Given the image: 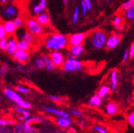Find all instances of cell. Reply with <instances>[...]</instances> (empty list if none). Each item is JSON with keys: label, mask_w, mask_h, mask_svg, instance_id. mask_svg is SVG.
Returning a JSON list of instances; mask_svg holds the SVG:
<instances>
[{"label": "cell", "mask_w": 134, "mask_h": 133, "mask_svg": "<svg viewBox=\"0 0 134 133\" xmlns=\"http://www.w3.org/2000/svg\"><path fill=\"white\" fill-rule=\"evenodd\" d=\"M107 39L108 36L105 31L102 30H95L89 33L85 42L88 48L100 49L106 45Z\"/></svg>", "instance_id": "1"}, {"label": "cell", "mask_w": 134, "mask_h": 133, "mask_svg": "<svg viewBox=\"0 0 134 133\" xmlns=\"http://www.w3.org/2000/svg\"><path fill=\"white\" fill-rule=\"evenodd\" d=\"M69 45V40L65 35L54 34L49 35L45 41V46L49 50L58 51Z\"/></svg>", "instance_id": "2"}, {"label": "cell", "mask_w": 134, "mask_h": 133, "mask_svg": "<svg viewBox=\"0 0 134 133\" xmlns=\"http://www.w3.org/2000/svg\"><path fill=\"white\" fill-rule=\"evenodd\" d=\"M47 7L46 0H29L28 9L30 14L37 16L46 11Z\"/></svg>", "instance_id": "3"}, {"label": "cell", "mask_w": 134, "mask_h": 133, "mask_svg": "<svg viewBox=\"0 0 134 133\" xmlns=\"http://www.w3.org/2000/svg\"><path fill=\"white\" fill-rule=\"evenodd\" d=\"M26 30L35 36H41L44 34L43 26L37 21L36 19L27 18L25 21Z\"/></svg>", "instance_id": "4"}, {"label": "cell", "mask_w": 134, "mask_h": 133, "mask_svg": "<svg viewBox=\"0 0 134 133\" xmlns=\"http://www.w3.org/2000/svg\"><path fill=\"white\" fill-rule=\"evenodd\" d=\"M19 14V11L18 7L13 4L6 5L0 10V16H1V18L3 19L6 21L14 20L16 17H18Z\"/></svg>", "instance_id": "5"}, {"label": "cell", "mask_w": 134, "mask_h": 133, "mask_svg": "<svg viewBox=\"0 0 134 133\" xmlns=\"http://www.w3.org/2000/svg\"><path fill=\"white\" fill-rule=\"evenodd\" d=\"M62 68L65 73L79 72L83 68V63L77 58H68L65 61Z\"/></svg>", "instance_id": "6"}, {"label": "cell", "mask_w": 134, "mask_h": 133, "mask_svg": "<svg viewBox=\"0 0 134 133\" xmlns=\"http://www.w3.org/2000/svg\"><path fill=\"white\" fill-rule=\"evenodd\" d=\"M15 36L20 38V40L25 42L26 44H28L30 46L33 45L34 43L36 41L35 35H34L31 34L30 32H29L26 28H24L23 26L21 28L17 29V31L15 33Z\"/></svg>", "instance_id": "7"}, {"label": "cell", "mask_w": 134, "mask_h": 133, "mask_svg": "<svg viewBox=\"0 0 134 133\" xmlns=\"http://www.w3.org/2000/svg\"><path fill=\"white\" fill-rule=\"evenodd\" d=\"M88 35V33H77V34H74L68 38L69 40V45H81L85 42L86 37Z\"/></svg>", "instance_id": "8"}, {"label": "cell", "mask_w": 134, "mask_h": 133, "mask_svg": "<svg viewBox=\"0 0 134 133\" xmlns=\"http://www.w3.org/2000/svg\"><path fill=\"white\" fill-rule=\"evenodd\" d=\"M49 57L53 61L55 67H58V68L62 67L65 61L64 55L61 52H58V51H53L50 54Z\"/></svg>", "instance_id": "9"}, {"label": "cell", "mask_w": 134, "mask_h": 133, "mask_svg": "<svg viewBox=\"0 0 134 133\" xmlns=\"http://www.w3.org/2000/svg\"><path fill=\"white\" fill-rule=\"evenodd\" d=\"M17 50H18V41L16 39V36L15 35L10 36L8 38L6 51L8 54L13 55Z\"/></svg>", "instance_id": "10"}, {"label": "cell", "mask_w": 134, "mask_h": 133, "mask_svg": "<svg viewBox=\"0 0 134 133\" xmlns=\"http://www.w3.org/2000/svg\"><path fill=\"white\" fill-rule=\"evenodd\" d=\"M120 42H121V36L116 35L115 34H113V35L108 38L105 46L109 49H113L119 45Z\"/></svg>", "instance_id": "11"}, {"label": "cell", "mask_w": 134, "mask_h": 133, "mask_svg": "<svg viewBox=\"0 0 134 133\" xmlns=\"http://www.w3.org/2000/svg\"><path fill=\"white\" fill-rule=\"evenodd\" d=\"M4 94L8 99H10V101H12L14 102H15L16 104H19L23 100V98L20 96V95H19L15 91L10 89H4Z\"/></svg>", "instance_id": "12"}, {"label": "cell", "mask_w": 134, "mask_h": 133, "mask_svg": "<svg viewBox=\"0 0 134 133\" xmlns=\"http://www.w3.org/2000/svg\"><path fill=\"white\" fill-rule=\"evenodd\" d=\"M14 58L19 61V63L25 64L29 61V54L26 51H22V50H17L14 54H13Z\"/></svg>", "instance_id": "13"}, {"label": "cell", "mask_w": 134, "mask_h": 133, "mask_svg": "<svg viewBox=\"0 0 134 133\" xmlns=\"http://www.w3.org/2000/svg\"><path fill=\"white\" fill-rule=\"evenodd\" d=\"M35 19L42 26H49V25L50 24V22H51L50 16H49V13L46 12V11L37 15Z\"/></svg>", "instance_id": "14"}, {"label": "cell", "mask_w": 134, "mask_h": 133, "mask_svg": "<svg viewBox=\"0 0 134 133\" xmlns=\"http://www.w3.org/2000/svg\"><path fill=\"white\" fill-rule=\"evenodd\" d=\"M44 109L48 112V113H50L54 115H56L58 117H70V113L66 112L65 111H62V110H58L57 108H51V107H44Z\"/></svg>", "instance_id": "15"}, {"label": "cell", "mask_w": 134, "mask_h": 133, "mask_svg": "<svg viewBox=\"0 0 134 133\" xmlns=\"http://www.w3.org/2000/svg\"><path fill=\"white\" fill-rule=\"evenodd\" d=\"M3 23H4V27L7 31V35H9V36L15 35V33L18 28L16 27V26L14 22V20H7V21H5Z\"/></svg>", "instance_id": "16"}, {"label": "cell", "mask_w": 134, "mask_h": 133, "mask_svg": "<svg viewBox=\"0 0 134 133\" xmlns=\"http://www.w3.org/2000/svg\"><path fill=\"white\" fill-rule=\"evenodd\" d=\"M117 76H118V72L116 70H112L110 73V81H111V90L113 92H115L117 89V85H118V79H117Z\"/></svg>", "instance_id": "17"}, {"label": "cell", "mask_w": 134, "mask_h": 133, "mask_svg": "<svg viewBox=\"0 0 134 133\" xmlns=\"http://www.w3.org/2000/svg\"><path fill=\"white\" fill-rule=\"evenodd\" d=\"M118 109H119V108H118L117 104L113 101H111L107 104V105L105 107V112L109 115H113L117 113Z\"/></svg>", "instance_id": "18"}, {"label": "cell", "mask_w": 134, "mask_h": 133, "mask_svg": "<svg viewBox=\"0 0 134 133\" xmlns=\"http://www.w3.org/2000/svg\"><path fill=\"white\" fill-rule=\"evenodd\" d=\"M56 123L60 128L65 129L69 128L71 125L72 120L70 117H58L56 120Z\"/></svg>", "instance_id": "19"}, {"label": "cell", "mask_w": 134, "mask_h": 133, "mask_svg": "<svg viewBox=\"0 0 134 133\" xmlns=\"http://www.w3.org/2000/svg\"><path fill=\"white\" fill-rule=\"evenodd\" d=\"M89 106L93 108H97L102 105V98H100L97 94L93 95L90 99L88 103Z\"/></svg>", "instance_id": "20"}, {"label": "cell", "mask_w": 134, "mask_h": 133, "mask_svg": "<svg viewBox=\"0 0 134 133\" xmlns=\"http://www.w3.org/2000/svg\"><path fill=\"white\" fill-rule=\"evenodd\" d=\"M16 112L19 114V119L22 121H26L30 118V113L26 111V109L19 106L16 108Z\"/></svg>", "instance_id": "21"}, {"label": "cell", "mask_w": 134, "mask_h": 133, "mask_svg": "<svg viewBox=\"0 0 134 133\" xmlns=\"http://www.w3.org/2000/svg\"><path fill=\"white\" fill-rule=\"evenodd\" d=\"M70 54L74 55V57H78L81 55L84 52V46L82 45H74L70 47Z\"/></svg>", "instance_id": "22"}, {"label": "cell", "mask_w": 134, "mask_h": 133, "mask_svg": "<svg viewBox=\"0 0 134 133\" xmlns=\"http://www.w3.org/2000/svg\"><path fill=\"white\" fill-rule=\"evenodd\" d=\"M110 91H111V87L105 85H102L100 87V89H98V92H97V95L102 99L106 98L107 95L109 94Z\"/></svg>", "instance_id": "23"}, {"label": "cell", "mask_w": 134, "mask_h": 133, "mask_svg": "<svg viewBox=\"0 0 134 133\" xmlns=\"http://www.w3.org/2000/svg\"><path fill=\"white\" fill-rule=\"evenodd\" d=\"M44 60H45V65H46V69L49 71V72H53L55 69V66L53 63V61L50 59V57L47 56H43Z\"/></svg>", "instance_id": "24"}, {"label": "cell", "mask_w": 134, "mask_h": 133, "mask_svg": "<svg viewBox=\"0 0 134 133\" xmlns=\"http://www.w3.org/2000/svg\"><path fill=\"white\" fill-rule=\"evenodd\" d=\"M125 18L129 22L134 21V6H132L125 11Z\"/></svg>", "instance_id": "25"}, {"label": "cell", "mask_w": 134, "mask_h": 133, "mask_svg": "<svg viewBox=\"0 0 134 133\" xmlns=\"http://www.w3.org/2000/svg\"><path fill=\"white\" fill-rule=\"evenodd\" d=\"M42 122H43V119L42 117H39V116H37V117H30L28 120L25 121V124L32 126L33 124L42 123Z\"/></svg>", "instance_id": "26"}, {"label": "cell", "mask_w": 134, "mask_h": 133, "mask_svg": "<svg viewBox=\"0 0 134 133\" xmlns=\"http://www.w3.org/2000/svg\"><path fill=\"white\" fill-rule=\"evenodd\" d=\"M35 66L38 68V69H44L46 68V65H45V60H44V57H38L35 59Z\"/></svg>", "instance_id": "27"}, {"label": "cell", "mask_w": 134, "mask_h": 133, "mask_svg": "<svg viewBox=\"0 0 134 133\" xmlns=\"http://www.w3.org/2000/svg\"><path fill=\"white\" fill-rule=\"evenodd\" d=\"M30 49V45L28 44H26L25 42L20 40L18 41V49L19 50H22V51H28Z\"/></svg>", "instance_id": "28"}, {"label": "cell", "mask_w": 134, "mask_h": 133, "mask_svg": "<svg viewBox=\"0 0 134 133\" xmlns=\"http://www.w3.org/2000/svg\"><path fill=\"white\" fill-rule=\"evenodd\" d=\"M132 6H134V0H129V1H127L126 3H125L121 7V12H125L129 8L131 7Z\"/></svg>", "instance_id": "29"}, {"label": "cell", "mask_w": 134, "mask_h": 133, "mask_svg": "<svg viewBox=\"0 0 134 133\" xmlns=\"http://www.w3.org/2000/svg\"><path fill=\"white\" fill-rule=\"evenodd\" d=\"M14 22L17 28H21L23 26V23H24V21H23V19L20 16H18V17H16L14 19Z\"/></svg>", "instance_id": "30"}, {"label": "cell", "mask_w": 134, "mask_h": 133, "mask_svg": "<svg viewBox=\"0 0 134 133\" xmlns=\"http://www.w3.org/2000/svg\"><path fill=\"white\" fill-rule=\"evenodd\" d=\"M4 38H7V34L4 27V23L0 22V39Z\"/></svg>", "instance_id": "31"}, {"label": "cell", "mask_w": 134, "mask_h": 133, "mask_svg": "<svg viewBox=\"0 0 134 133\" xmlns=\"http://www.w3.org/2000/svg\"><path fill=\"white\" fill-rule=\"evenodd\" d=\"M17 105H18L19 107H21V108H25V109H29V108H30L31 106H32L30 103H29L28 101H24V100H22V101H21L19 104H17Z\"/></svg>", "instance_id": "32"}, {"label": "cell", "mask_w": 134, "mask_h": 133, "mask_svg": "<svg viewBox=\"0 0 134 133\" xmlns=\"http://www.w3.org/2000/svg\"><path fill=\"white\" fill-rule=\"evenodd\" d=\"M7 42H8L7 38L0 39V49H2V50H6L7 46Z\"/></svg>", "instance_id": "33"}, {"label": "cell", "mask_w": 134, "mask_h": 133, "mask_svg": "<svg viewBox=\"0 0 134 133\" xmlns=\"http://www.w3.org/2000/svg\"><path fill=\"white\" fill-rule=\"evenodd\" d=\"M14 124V121L11 120L7 119H0V126H7V125H12Z\"/></svg>", "instance_id": "34"}, {"label": "cell", "mask_w": 134, "mask_h": 133, "mask_svg": "<svg viewBox=\"0 0 134 133\" xmlns=\"http://www.w3.org/2000/svg\"><path fill=\"white\" fill-rule=\"evenodd\" d=\"M15 89L21 92V93H24V94H27L30 92V89L26 87H23V86H16L15 87Z\"/></svg>", "instance_id": "35"}, {"label": "cell", "mask_w": 134, "mask_h": 133, "mask_svg": "<svg viewBox=\"0 0 134 133\" xmlns=\"http://www.w3.org/2000/svg\"><path fill=\"white\" fill-rule=\"evenodd\" d=\"M79 13H80V10H79V8L77 7H75L74 9V15H73V22L74 23H76L78 20V18H79Z\"/></svg>", "instance_id": "36"}, {"label": "cell", "mask_w": 134, "mask_h": 133, "mask_svg": "<svg viewBox=\"0 0 134 133\" xmlns=\"http://www.w3.org/2000/svg\"><path fill=\"white\" fill-rule=\"evenodd\" d=\"M93 131H97V133H107V132H108L107 130H106L105 128H103V127H102V126H98V125L94 126V127L93 128Z\"/></svg>", "instance_id": "37"}, {"label": "cell", "mask_w": 134, "mask_h": 133, "mask_svg": "<svg viewBox=\"0 0 134 133\" xmlns=\"http://www.w3.org/2000/svg\"><path fill=\"white\" fill-rule=\"evenodd\" d=\"M127 121L131 126L134 127V112L129 114L128 117H127Z\"/></svg>", "instance_id": "38"}, {"label": "cell", "mask_w": 134, "mask_h": 133, "mask_svg": "<svg viewBox=\"0 0 134 133\" xmlns=\"http://www.w3.org/2000/svg\"><path fill=\"white\" fill-rule=\"evenodd\" d=\"M49 99L51 100V101H54V102H58V103H60L62 101V98L60 97L59 96H56V95H50L49 96Z\"/></svg>", "instance_id": "39"}, {"label": "cell", "mask_w": 134, "mask_h": 133, "mask_svg": "<svg viewBox=\"0 0 134 133\" xmlns=\"http://www.w3.org/2000/svg\"><path fill=\"white\" fill-rule=\"evenodd\" d=\"M122 21H123V19H122V18L121 17V16H116V17H115V19L113 20V24H114L115 26H118L120 24H122Z\"/></svg>", "instance_id": "40"}, {"label": "cell", "mask_w": 134, "mask_h": 133, "mask_svg": "<svg viewBox=\"0 0 134 133\" xmlns=\"http://www.w3.org/2000/svg\"><path fill=\"white\" fill-rule=\"evenodd\" d=\"M70 115H74V116H79V117H82V113L81 111L77 110V109H72L70 110Z\"/></svg>", "instance_id": "41"}, {"label": "cell", "mask_w": 134, "mask_h": 133, "mask_svg": "<svg viewBox=\"0 0 134 133\" xmlns=\"http://www.w3.org/2000/svg\"><path fill=\"white\" fill-rule=\"evenodd\" d=\"M81 9H82L83 15H84V16H86V13H87V10H88V8H87V7H86V3H85V1H84V0H82L81 3Z\"/></svg>", "instance_id": "42"}, {"label": "cell", "mask_w": 134, "mask_h": 133, "mask_svg": "<svg viewBox=\"0 0 134 133\" xmlns=\"http://www.w3.org/2000/svg\"><path fill=\"white\" fill-rule=\"evenodd\" d=\"M134 57V42L131 45L129 49V57L132 58Z\"/></svg>", "instance_id": "43"}, {"label": "cell", "mask_w": 134, "mask_h": 133, "mask_svg": "<svg viewBox=\"0 0 134 133\" xmlns=\"http://www.w3.org/2000/svg\"><path fill=\"white\" fill-rule=\"evenodd\" d=\"M129 57V50H125L123 56V61H126Z\"/></svg>", "instance_id": "44"}, {"label": "cell", "mask_w": 134, "mask_h": 133, "mask_svg": "<svg viewBox=\"0 0 134 133\" xmlns=\"http://www.w3.org/2000/svg\"><path fill=\"white\" fill-rule=\"evenodd\" d=\"M86 4V7L88 8V10H91L92 8V4H91V2H90V0H84Z\"/></svg>", "instance_id": "45"}, {"label": "cell", "mask_w": 134, "mask_h": 133, "mask_svg": "<svg viewBox=\"0 0 134 133\" xmlns=\"http://www.w3.org/2000/svg\"><path fill=\"white\" fill-rule=\"evenodd\" d=\"M116 29L118 30V31H121L122 29H123V25L122 24H120V25H118V26H116Z\"/></svg>", "instance_id": "46"}, {"label": "cell", "mask_w": 134, "mask_h": 133, "mask_svg": "<svg viewBox=\"0 0 134 133\" xmlns=\"http://www.w3.org/2000/svg\"><path fill=\"white\" fill-rule=\"evenodd\" d=\"M9 1H10V0H0V3L3 4H7Z\"/></svg>", "instance_id": "47"}, {"label": "cell", "mask_w": 134, "mask_h": 133, "mask_svg": "<svg viewBox=\"0 0 134 133\" xmlns=\"http://www.w3.org/2000/svg\"><path fill=\"white\" fill-rule=\"evenodd\" d=\"M63 3H64L65 5H67V4H68V0H63Z\"/></svg>", "instance_id": "48"}, {"label": "cell", "mask_w": 134, "mask_h": 133, "mask_svg": "<svg viewBox=\"0 0 134 133\" xmlns=\"http://www.w3.org/2000/svg\"><path fill=\"white\" fill-rule=\"evenodd\" d=\"M114 133H121V132H118V131H116V132H114Z\"/></svg>", "instance_id": "49"}, {"label": "cell", "mask_w": 134, "mask_h": 133, "mask_svg": "<svg viewBox=\"0 0 134 133\" xmlns=\"http://www.w3.org/2000/svg\"><path fill=\"white\" fill-rule=\"evenodd\" d=\"M107 1H108V2H110V1H111V0H107Z\"/></svg>", "instance_id": "50"}, {"label": "cell", "mask_w": 134, "mask_h": 133, "mask_svg": "<svg viewBox=\"0 0 134 133\" xmlns=\"http://www.w3.org/2000/svg\"><path fill=\"white\" fill-rule=\"evenodd\" d=\"M1 98H2V97H1V96H0V99H1Z\"/></svg>", "instance_id": "51"}]
</instances>
